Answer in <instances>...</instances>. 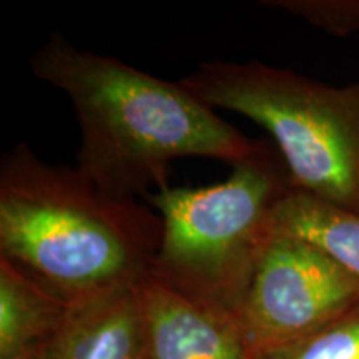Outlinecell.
<instances>
[{
  "label": "cell",
  "mask_w": 359,
  "mask_h": 359,
  "mask_svg": "<svg viewBox=\"0 0 359 359\" xmlns=\"http://www.w3.org/2000/svg\"><path fill=\"white\" fill-rule=\"evenodd\" d=\"M30 69L69 97L82 135L77 168L116 198H147L168 188L178 158L233 167L257 147L180 82L80 50L62 34L53 32L34 53Z\"/></svg>",
  "instance_id": "6da1fadb"
},
{
  "label": "cell",
  "mask_w": 359,
  "mask_h": 359,
  "mask_svg": "<svg viewBox=\"0 0 359 359\" xmlns=\"http://www.w3.org/2000/svg\"><path fill=\"white\" fill-rule=\"evenodd\" d=\"M150 205L116 198L80 170L17 143L0 163V259L67 306L132 288L161 243Z\"/></svg>",
  "instance_id": "7a4b0ae2"
},
{
  "label": "cell",
  "mask_w": 359,
  "mask_h": 359,
  "mask_svg": "<svg viewBox=\"0 0 359 359\" xmlns=\"http://www.w3.org/2000/svg\"><path fill=\"white\" fill-rule=\"evenodd\" d=\"M291 190L278 148L257 142L222 183L150 193L145 200L160 215L163 230L147 276L236 318L275 236L278 205Z\"/></svg>",
  "instance_id": "3957f363"
},
{
  "label": "cell",
  "mask_w": 359,
  "mask_h": 359,
  "mask_svg": "<svg viewBox=\"0 0 359 359\" xmlns=\"http://www.w3.org/2000/svg\"><path fill=\"white\" fill-rule=\"evenodd\" d=\"M180 83L266 130L294 190L359 215V82L331 87L257 60H212Z\"/></svg>",
  "instance_id": "277c9868"
},
{
  "label": "cell",
  "mask_w": 359,
  "mask_h": 359,
  "mask_svg": "<svg viewBox=\"0 0 359 359\" xmlns=\"http://www.w3.org/2000/svg\"><path fill=\"white\" fill-rule=\"evenodd\" d=\"M359 306V278L320 246L275 233L236 321L251 353L285 346Z\"/></svg>",
  "instance_id": "5b68a950"
},
{
  "label": "cell",
  "mask_w": 359,
  "mask_h": 359,
  "mask_svg": "<svg viewBox=\"0 0 359 359\" xmlns=\"http://www.w3.org/2000/svg\"><path fill=\"white\" fill-rule=\"evenodd\" d=\"M143 359H251L236 318L145 276L138 285Z\"/></svg>",
  "instance_id": "8992f818"
},
{
  "label": "cell",
  "mask_w": 359,
  "mask_h": 359,
  "mask_svg": "<svg viewBox=\"0 0 359 359\" xmlns=\"http://www.w3.org/2000/svg\"><path fill=\"white\" fill-rule=\"evenodd\" d=\"M42 359H143L138 285L70 306Z\"/></svg>",
  "instance_id": "52a82bcc"
},
{
  "label": "cell",
  "mask_w": 359,
  "mask_h": 359,
  "mask_svg": "<svg viewBox=\"0 0 359 359\" xmlns=\"http://www.w3.org/2000/svg\"><path fill=\"white\" fill-rule=\"evenodd\" d=\"M69 308L0 259V359H22L42 351Z\"/></svg>",
  "instance_id": "ba28073f"
},
{
  "label": "cell",
  "mask_w": 359,
  "mask_h": 359,
  "mask_svg": "<svg viewBox=\"0 0 359 359\" xmlns=\"http://www.w3.org/2000/svg\"><path fill=\"white\" fill-rule=\"evenodd\" d=\"M275 233L320 246L359 278V215L291 190L276 208Z\"/></svg>",
  "instance_id": "9c48e42d"
},
{
  "label": "cell",
  "mask_w": 359,
  "mask_h": 359,
  "mask_svg": "<svg viewBox=\"0 0 359 359\" xmlns=\"http://www.w3.org/2000/svg\"><path fill=\"white\" fill-rule=\"evenodd\" d=\"M251 359H359V306L302 339L251 353Z\"/></svg>",
  "instance_id": "30bf717a"
},
{
  "label": "cell",
  "mask_w": 359,
  "mask_h": 359,
  "mask_svg": "<svg viewBox=\"0 0 359 359\" xmlns=\"http://www.w3.org/2000/svg\"><path fill=\"white\" fill-rule=\"evenodd\" d=\"M262 4L302 17L331 35L348 37L359 32V0H264Z\"/></svg>",
  "instance_id": "8fae6325"
},
{
  "label": "cell",
  "mask_w": 359,
  "mask_h": 359,
  "mask_svg": "<svg viewBox=\"0 0 359 359\" xmlns=\"http://www.w3.org/2000/svg\"><path fill=\"white\" fill-rule=\"evenodd\" d=\"M22 359H42V358H40V353H37V354H32V356H27V358H22Z\"/></svg>",
  "instance_id": "7c38bea8"
}]
</instances>
